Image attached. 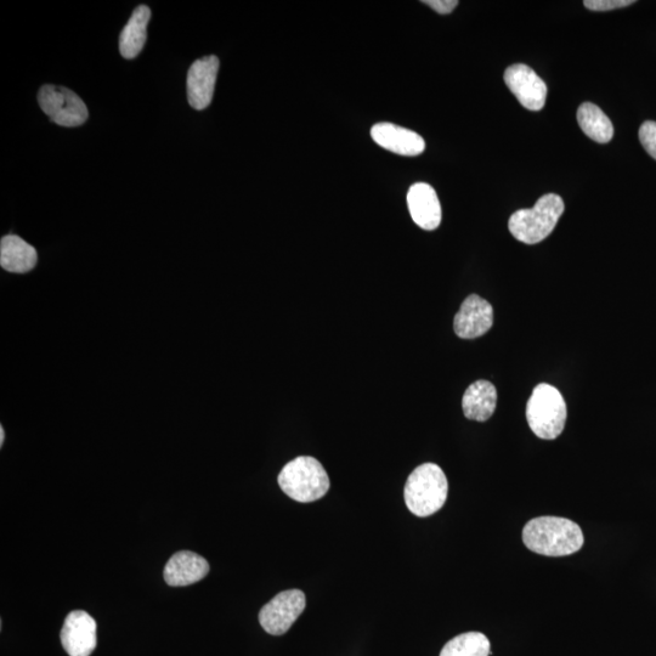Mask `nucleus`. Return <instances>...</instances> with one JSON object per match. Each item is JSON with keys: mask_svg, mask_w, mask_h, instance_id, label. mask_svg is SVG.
I'll list each match as a JSON object with an SVG mask.
<instances>
[{"mask_svg": "<svg viewBox=\"0 0 656 656\" xmlns=\"http://www.w3.org/2000/svg\"><path fill=\"white\" fill-rule=\"evenodd\" d=\"M503 79L525 109L530 111L544 109L547 96L546 83L529 66L517 64L508 67Z\"/></svg>", "mask_w": 656, "mask_h": 656, "instance_id": "obj_8", "label": "nucleus"}, {"mask_svg": "<svg viewBox=\"0 0 656 656\" xmlns=\"http://www.w3.org/2000/svg\"><path fill=\"white\" fill-rule=\"evenodd\" d=\"M422 3L441 15L451 14L458 5L457 0H424Z\"/></svg>", "mask_w": 656, "mask_h": 656, "instance_id": "obj_22", "label": "nucleus"}, {"mask_svg": "<svg viewBox=\"0 0 656 656\" xmlns=\"http://www.w3.org/2000/svg\"><path fill=\"white\" fill-rule=\"evenodd\" d=\"M38 104L50 121L62 127H78L88 120L84 101L65 87L44 86L39 89Z\"/></svg>", "mask_w": 656, "mask_h": 656, "instance_id": "obj_6", "label": "nucleus"}, {"mask_svg": "<svg viewBox=\"0 0 656 656\" xmlns=\"http://www.w3.org/2000/svg\"><path fill=\"white\" fill-rule=\"evenodd\" d=\"M525 546L547 557H564L584 546L585 537L578 524L561 517L531 519L523 529Z\"/></svg>", "mask_w": 656, "mask_h": 656, "instance_id": "obj_1", "label": "nucleus"}, {"mask_svg": "<svg viewBox=\"0 0 656 656\" xmlns=\"http://www.w3.org/2000/svg\"><path fill=\"white\" fill-rule=\"evenodd\" d=\"M4 437H5V434H4V429L2 427V428H0V445L4 444Z\"/></svg>", "mask_w": 656, "mask_h": 656, "instance_id": "obj_23", "label": "nucleus"}, {"mask_svg": "<svg viewBox=\"0 0 656 656\" xmlns=\"http://www.w3.org/2000/svg\"><path fill=\"white\" fill-rule=\"evenodd\" d=\"M151 19V10L140 5L134 10L120 37V52L124 59H134L141 53L147 38V25Z\"/></svg>", "mask_w": 656, "mask_h": 656, "instance_id": "obj_17", "label": "nucleus"}, {"mask_svg": "<svg viewBox=\"0 0 656 656\" xmlns=\"http://www.w3.org/2000/svg\"><path fill=\"white\" fill-rule=\"evenodd\" d=\"M277 480L288 497L301 503L318 501L330 490V478L324 466L310 456L297 457L288 462Z\"/></svg>", "mask_w": 656, "mask_h": 656, "instance_id": "obj_4", "label": "nucleus"}, {"mask_svg": "<svg viewBox=\"0 0 656 656\" xmlns=\"http://www.w3.org/2000/svg\"><path fill=\"white\" fill-rule=\"evenodd\" d=\"M305 605H307V599L302 591L281 592L260 610V625L270 635H285L302 615Z\"/></svg>", "mask_w": 656, "mask_h": 656, "instance_id": "obj_7", "label": "nucleus"}, {"mask_svg": "<svg viewBox=\"0 0 656 656\" xmlns=\"http://www.w3.org/2000/svg\"><path fill=\"white\" fill-rule=\"evenodd\" d=\"M639 140L648 154L656 160V122L647 121L642 124Z\"/></svg>", "mask_w": 656, "mask_h": 656, "instance_id": "obj_20", "label": "nucleus"}, {"mask_svg": "<svg viewBox=\"0 0 656 656\" xmlns=\"http://www.w3.org/2000/svg\"><path fill=\"white\" fill-rule=\"evenodd\" d=\"M371 137L383 149L401 156H418L426 149L420 134L388 122L375 124Z\"/></svg>", "mask_w": 656, "mask_h": 656, "instance_id": "obj_12", "label": "nucleus"}, {"mask_svg": "<svg viewBox=\"0 0 656 656\" xmlns=\"http://www.w3.org/2000/svg\"><path fill=\"white\" fill-rule=\"evenodd\" d=\"M497 404V390L491 382L477 381L466 390L462 399V409L468 420L485 422L494 415Z\"/></svg>", "mask_w": 656, "mask_h": 656, "instance_id": "obj_16", "label": "nucleus"}, {"mask_svg": "<svg viewBox=\"0 0 656 656\" xmlns=\"http://www.w3.org/2000/svg\"><path fill=\"white\" fill-rule=\"evenodd\" d=\"M62 647L70 656H90L96 648V622L87 612L67 615L61 630Z\"/></svg>", "mask_w": 656, "mask_h": 656, "instance_id": "obj_9", "label": "nucleus"}, {"mask_svg": "<svg viewBox=\"0 0 656 656\" xmlns=\"http://www.w3.org/2000/svg\"><path fill=\"white\" fill-rule=\"evenodd\" d=\"M37 260L36 248L19 236H4L0 242V265L9 273H28L35 269Z\"/></svg>", "mask_w": 656, "mask_h": 656, "instance_id": "obj_15", "label": "nucleus"}, {"mask_svg": "<svg viewBox=\"0 0 656 656\" xmlns=\"http://www.w3.org/2000/svg\"><path fill=\"white\" fill-rule=\"evenodd\" d=\"M567 404L556 387L541 383L534 389L527 405V420L536 437L557 439L567 422Z\"/></svg>", "mask_w": 656, "mask_h": 656, "instance_id": "obj_5", "label": "nucleus"}, {"mask_svg": "<svg viewBox=\"0 0 656 656\" xmlns=\"http://www.w3.org/2000/svg\"><path fill=\"white\" fill-rule=\"evenodd\" d=\"M448 492L449 483L443 469L435 463H424L407 479L404 497L410 512L423 518L443 508Z\"/></svg>", "mask_w": 656, "mask_h": 656, "instance_id": "obj_2", "label": "nucleus"}, {"mask_svg": "<svg viewBox=\"0 0 656 656\" xmlns=\"http://www.w3.org/2000/svg\"><path fill=\"white\" fill-rule=\"evenodd\" d=\"M494 324V309L477 294H472L462 303L455 316L454 330L462 339H475L485 335Z\"/></svg>", "mask_w": 656, "mask_h": 656, "instance_id": "obj_10", "label": "nucleus"}, {"mask_svg": "<svg viewBox=\"0 0 656 656\" xmlns=\"http://www.w3.org/2000/svg\"><path fill=\"white\" fill-rule=\"evenodd\" d=\"M578 122L588 138L599 144H607L614 137V127L609 117L592 103H585L579 107Z\"/></svg>", "mask_w": 656, "mask_h": 656, "instance_id": "obj_18", "label": "nucleus"}, {"mask_svg": "<svg viewBox=\"0 0 656 656\" xmlns=\"http://www.w3.org/2000/svg\"><path fill=\"white\" fill-rule=\"evenodd\" d=\"M220 62L217 56L196 60L188 73V99L192 109L206 110L212 103Z\"/></svg>", "mask_w": 656, "mask_h": 656, "instance_id": "obj_11", "label": "nucleus"}, {"mask_svg": "<svg viewBox=\"0 0 656 656\" xmlns=\"http://www.w3.org/2000/svg\"><path fill=\"white\" fill-rule=\"evenodd\" d=\"M489 638L480 632H467L452 638L441 650L440 656H489Z\"/></svg>", "mask_w": 656, "mask_h": 656, "instance_id": "obj_19", "label": "nucleus"}, {"mask_svg": "<svg viewBox=\"0 0 656 656\" xmlns=\"http://www.w3.org/2000/svg\"><path fill=\"white\" fill-rule=\"evenodd\" d=\"M209 573V564L200 554L190 551L175 553L164 568V580L169 586L183 587L196 584Z\"/></svg>", "mask_w": 656, "mask_h": 656, "instance_id": "obj_14", "label": "nucleus"}, {"mask_svg": "<svg viewBox=\"0 0 656 656\" xmlns=\"http://www.w3.org/2000/svg\"><path fill=\"white\" fill-rule=\"evenodd\" d=\"M561 196L547 194L536 202L534 208L519 209L508 222V229L514 239L527 245H536L547 239L564 213Z\"/></svg>", "mask_w": 656, "mask_h": 656, "instance_id": "obj_3", "label": "nucleus"}, {"mask_svg": "<svg viewBox=\"0 0 656 656\" xmlns=\"http://www.w3.org/2000/svg\"><path fill=\"white\" fill-rule=\"evenodd\" d=\"M635 4L633 0H585L584 5L592 11H610L629 7Z\"/></svg>", "mask_w": 656, "mask_h": 656, "instance_id": "obj_21", "label": "nucleus"}, {"mask_svg": "<svg viewBox=\"0 0 656 656\" xmlns=\"http://www.w3.org/2000/svg\"><path fill=\"white\" fill-rule=\"evenodd\" d=\"M407 206L412 220L423 230L432 231L441 223V206L437 192L431 185L417 183L407 194Z\"/></svg>", "mask_w": 656, "mask_h": 656, "instance_id": "obj_13", "label": "nucleus"}]
</instances>
